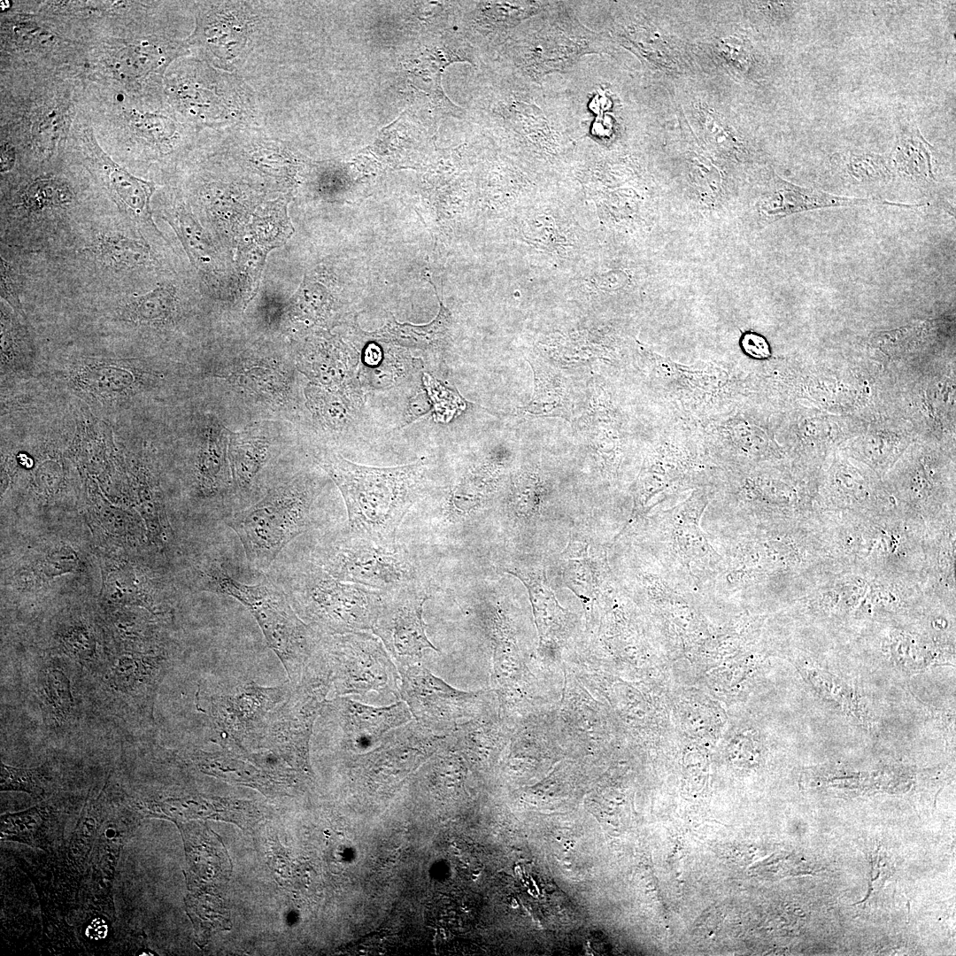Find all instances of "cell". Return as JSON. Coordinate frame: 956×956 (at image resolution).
<instances>
[{
    "mask_svg": "<svg viewBox=\"0 0 956 956\" xmlns=\"http://www.w3.org/2000/svg\"><path fill=\"white\" fill-rule=\"evenodd\" d=\"M321 466L342 492L349 531L374 542L395 544L405 515L420 495L426 465L374 467L328 455Z\"/></svg>",
    "mask_w": 956,
    "mask_h": 956,
    "instance_id": "1",
    "label": "cell"
},
{
    "mask_svg": "<svg viewBox=\"0 0 956 956\" xmlns=\"http://www.w3.org/2000/svg\"><path fill=\"white\" fill-rule=\"evenodd\" d=\"M506 44L517 76L536 84L549 74L567 72L584 56L607 50L604 37L559 1L518 27Z\"/></svg>",
    "mask_w": 956,
    "mask_h": 956,
    "instance_id": "2",
    "label": "cell"
},
{
    "mask_svg": "<svg viewBox=\"0 0 956 956\" xmlns=\"http://www.w3.org/2000/svg\"><path fill=\"white\" fill-rule=\"evenodd\" d=\"M316 495L311 482H296L226 520L252 568L268 570L282 549L305 531Z\"/></svg>",
    "mask_w": 956,
    "mask_h": 956,
    "instance_id": "3",
    "label": "cell"
},
{
    "mask_svg": "<svg viewBox=\"0 0 956 956\" xmlns=\"http://www.w3.org/2000/svg\"><path fill=\"white\" fill-rule=\"evenodd\" d=\"M312 561L334 578L383 591L422 586L418 567L405 549L348 531L320 544Z\"/></svg>",
    "mask_w": 956,
    "mask_h": 956,
    "instance_id": "4",
    "label": "cell"
},
{
    "mask_svg": "<svg viewBox=\"0 0 956 956\" xmlns=\"http://www.w3.org/2000/svg\"><path fill=\"white\" fill-rule=\"evenodd\" d=\"M207 574L212 590L234 598L251 613L284 666H302L312 657L316 640L281 588L271 582H237L217 565Z\"/></svg>",
    "mask_w": 956,
    "mask_h": 956,
    "instance_id": "5",
    "label": "cell"
},
{
    "mask_svg": "<svg viewBox=\"0 0 956 956\" xmlns=\"http://www.w3.org/2000/svg\"><path fill=\"white\" fill-rule=\"evenodd\" d=\"M293 590L305 614L330 635L371 630L383 590L339 581L309 562Z\"/></svg>",
    "mask_w": 956,
    "mask_h": 956,
    "instance_id": "6",
    "label": "cell"
},
{
    "mask_svg": "<svg viewBox=\"0 0 956 956\" xmlns=\"http://www.w3.org/2000/svg\"><path fill=\"white\" fill-rule=\"evenodd\" d=\"M321 649L339 695L364 697L374 692L386 705L401 698L397 667L374 634L333 635Z\"/></svg>",
    "mask_w": 956,
    "mask_h": 956,
    "instance_id": "7",
    "label": "cell"
},
{
    "mask_svg": "<svg viewBox=\"0 0 956 956\" xmlns=\"http://www.w3.org/2000/svg\"><path fill=\"white\" fill-rule=\"evenodd\" d=\"M428 598L423 586L383 592L371 630L398 671L418 665L424 650L437 651L427 636L422 616Z\"/></svg>",
    "mask_w": 956,
    "mask_h": 956,
    "instance_id": "8",
    "label": "cell"
},
{
    "mask_svg": "<svg viewBox=\"0 0 956 956\" xmlns=\"http://www.w3.org/2000/svg\"><path fill=\"white\" fill-rule=\"evenodd\" d=\"M400 698L415 721L437 736H445L480 692L459 690L418 665L399 671Z\"/></svg>",
    "mask_w": 956,
    "mask_h": 956,
    "instance_id": "9",
    "label": "cell"
},
{
    "mask_svg": "<svg viewBox=\"0 0 956 956\" xmlns=\"http://www.w3.org/2000/svg\"><path fill=\"white\" fill-rule=\"evenodd\" d=\"M144 372L139 361L105 358H81L64 371L67 387L94 405L111 406L139 394Z\"/></svg>",
    "mask_w": 956,
    "mask_h": 956,
    "instance_id": "10",
    "label": "cell"
},
{
    "mask_svg": "<svg viewBox=\"0 0 956 956\" xmlns=\"http://www.w3.org/2000/svg\"><path fill=\"white\" fill-rule=\"evenodd\" d=\"M331 703L338 717L342 740L351 749L358 751L379 744L390 730L412 720L403 700L378 707L349 698H338Z\"/></svg>",
    "mask_w": 956,
    "mask_h": 956,
    "instance_id": "11",
    "label": "cell"
},
{
    "mask_svg": "<svg viewBox=\"0 0 956 956\" xmlns=\"http://www.w3.org/2000/svg\"><path fill=\"white\" fill-rule=\"evenodd\" d=\"M86 138L91 158L119 209L137 226L154 227L150 208L153 183L134 176L115 163L95 142L93 135Z\"/></svg>",
    "mask_w": 956,
    "mask_h": 956,
    "instance_id": "12",
    "label": "cell"
},
{
    "mask_svg": "<svg viewBox=\"0 0 956 956\" xmlns=\"http://www.w3.org/2000/svg\"><path fill=\"white\" fill-rule=\"evenodd\" d=\"M889 158L894 173L916 186L929 187L936 181L933 146L914 121L898 122Z\"/></svg>",
    "mask_w": 956,
    "mask_h": 956,
    "instance_id": "13",
    "label": "cell"
},
{
    "mask_svg": "<svg viewBox=\"0 0 956 956\" xmlns=\"http://www.w3.org/2000/svg\"><path fill=\"white\" fill-rule=\"evenodd\" d=\"M772 198L767 203V212L772 216H783L793 212L831 207H852L870 205H893L918 207L921 204H905L881 199L858 198L833 195L820 189L801 188L779 181Z\"/></svg>",
    "mask_w": 956,
    "mask_h": 956,
    "instance_id": "14",
    "label": "cell"
},
{
    "mask_svg": "<svg viewBox=\"0 0 956 956\" xmlns=\"http://www.w3.org/2000/svg\"><path fill=\"white\" fill-rule=\"evenodd\" d=\"M831 166L847 182L869 186L890 181L894 176L889 156L865 150H845L833 154Z\"/></svg>",
    "mask_w": 956,
    "mask_h": 956,
    "instance_id": "15",
    "label": "cell"
},
{
    "mask_svg": "<svg viewBox=\"0 0 956 956\" xmlns=\"http://www.w3.org/2000/svg\"><path fill=\"white\" fill-rule=\"evenodd\" d=\"M13 311L1 305V374H20L28 372L34 351L28 331Z\"/></svg>",
    "mask_w": 956,
    "mask_h": 956,
    "instance_id": "16",
    "label": "cell"
},
{
    "mask_svg": "<svg viewBox=\"0 0 956 956\" xmlns=\"http://www.w3.org/2000/svg\"><path fill=\"white\" fill-rule=\"evenodd\" d=\"M88 251L104 266L114 270L135 269L150 260V251L144 243L122 235H100Z\"/></svg>",
    "mask_w": 956,
    "mask_h": 956,
    "instance_id": "17",
    "label": "cell"
},
{
    "mask_svg": "<svg viewBox=\"0 0 956 956\" xmlns=\"http://www.w3.org/2000/svg\"><path fill=\"white\" fill-rule=\"evenodd\" d=\"M173 291L160 286L143 295L130 297L122 305L120 315L134 325H152L166 320L173 308Z\"/></svg>",
    "mask_w": 956,
    "mask_h": 956,
    "instance_id": "18",
    "label": "cell"
},
{
    "mask_svg": "<svg viewBox=\"0 0 956 956\" xmlns=\"http://www.w3.org/2000/svg\"><path fill=\"white\" fill-rule=\"evenodd\" d=\"M164 52L158 44L149 42L127 45L112 58V68L119 78L135 81L159 67L165 61Z\"/></svg>",
    "mask_w": 956,
    "mask_h": 956,
    "instance_id": "19",
    "label": "cell"
},
{
    "mask_svg": "<svg viewBox=\"0 0 956 956\" xmlns=\"http://www.w3.org/2000/svg\"><path fill=\"white\" fill-rule=\"evenodd\" d=\"M20 199L27 211L39 212L67 206L73 199V193L67 182L60 179H39L26 188Z\"/></svg>",
    "mask_w": 956,
    "mask_h": 956,
    "instance_id": "20",
    "label": "cell"
},
{
    "mask_svg": "<svg viewBox=\"0 0 956 956\" xmlns=\"http://www.w3.org/2000/svg\"><path fill=\"white\" fill-rule=\"evenodd\" d=\"M562 555L566 561L564 569L566 585L577 596L589 600L594 585L589 544L573 540Z\"/></svg>",
    "mask_w": 956,
    "mask_h": 956,
    "instance_id": "21",
    "label": "cell"
},
{
    "mask_svg": "<svg viewBox=\"0 0 956 956\" xmlns=\"http://www.w3.org/2000/svg\"><path fill=\"white\" fill-rule=\"evenodd\" d=\"M423 385L433 404L436 421L449 422L465 410L466 403L459 395L443 386L427 373L423 374Z\"/></svg>",
    "mask_w": 956,
    "mask_h": 956,
    "instance_id": "22",
    "label": "cell"
},
{
    "mask_svg": "<svg viewBox=\"0 0 956 956\" xmlns=\"http://www.w3.org/2000/svg\"><path fill=\"white\" fill-rule=\"evenodd\" d=\"M42 789L43 778L39 768H19L1 763L2 790H19L39 795Z\"/></svg>",
    "mask_w": 956,
    "mask_h": 956,
    "instance_id": "23",
    "label": "cell"
},
{
    "mask_svg": "<svg viewBox=\"0 0 956 956\" xmlns=\"http://www.w3.org/2000/svg\"><path fill=\"white\" fill-rule=\"evenodd\" d=\"M46 701L60 717L66 716L73 706L70 682L64 673L51 670L47 674L43 685Z\"/></svg>",
    "mask_w": 956,
    "mask_h": 956,
    "instance_id": "24",
    "label": "cell"
},
{
    "mask_svg": "<svg viewBox=\"0 0 956 956\" xmlns=\"http://www.w3.org/2000/svg\"><path fill=\"white\" fill-rule=\"evenodd\" d=\"M35 136L42 150H52L65 125L64 114L59 109H51L38 121Z\"/></svg>",
    "mask_w": 956,
    "mask_h": 956,
    "instance_id": "25",
    "label": "cell"
},
{
    "mask_svg": "<svg viewBox=\"0 0 956 956\" xmlns=\"http://www.w3.org/2000/svg\"><path fill=\"white\" fill-rule=\"evenodd\" d=\"M1 297L17 315L25 319L26 315L19 299L18 282L13 269L3 257H1Z\"/></svg>",
    "mask_w": 956,
    "mask_h": 956,
    "instance_id": "26",
    "label": "cell"
},
{
    "mask_svg": "<svg viewBox=\"0 0 956 956\" xmlns=\"http://www.w3.org/2000/svg\"><path fill=\"white\" fill-rule=\"evenodd\" d=\"M15 158L16 154L13 147L7 143H2L0 157L1 172L5 173L10 171L14 166Z\"/></svg>",
    "mask_w": 956,
    "mask_h": 956,
    "instance_id": "27",
    "label": "cell"
},
{
    "mask_svg": "<svg viewBox=\"0 0 956 956\" xmlns=\"http://www.w3.org/2000/svg\"><path fill=\"white\" fill-rule=\"evenodd\" d=\"M87 936L93 939L104 938L107 934V926L101 919L94 920L87 928Z\"/></svg>",
    "mask_w": 956,
    "mask_h": 956,
    "instance_id": "28",
    "label": "cell"
},
{
    "mask_svg": "<svg viewBox=\"0 0 956 956\" xmlns=\"http://www.w3.org/2000/svg\"><path fill=\"white\" fill-rule=\"evenodd\" d=\"M440 933L442 934V936H443V938H445V937H446V936H444V929H440Z\"/></svg>",
    "mask_w": 956,
    "mask_h": 956,
    "instance_id": "29",
    "label": "cell"
}]
</instances>
